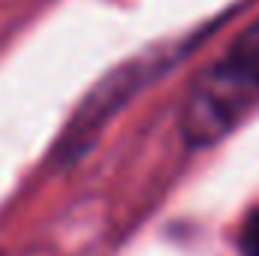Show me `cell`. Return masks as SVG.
<instances>
[{"instance_id": "obj_1", "label": "cell", "mask_w": 259, "mask_h": 256, "mask_svg": "<svg viewBox=\"0 0 259 256\" xmlns=\"http://www.w3.org/2000/svg\"><path fill=\"white\" fill-rule=\"evenodd\" d=\"M187 49H193V42H178V46L175 42H163V46H154V49L124 61V64H118L115 69H109L81 97V103L69 115L64 133L55 142L52 166L69 169L81 157H88L94 151V145L100 142V136L106 133V127L127 109L142 91H148L163 72H169L175 64H181Z\"/></svg>"}, {"instance_id": "obj_2", "label": "cell", "mask_w": 259, "mask_h": 256, "mask_svg": "<svg viewBox=\"0 0 259 256\" xmlns=\"http://www.w3.org/2000/svg\"><path fill=\"white\" fill-rule=\"evenodd\" d=\"M220 61L238 78H244L247 84H253L259 91V18L232 39V46L223 52Z\"/></svg>"}, {"instance_id": "obj_3", "label": "cell", "mask_w": 259, "mask_h": 256, "mask_svg": "<svg viewBox=\"0 0 259 256\" xmlns=\"http://www.w3.org/2000/svg\"><path fill=\"white\" fill-rule=\"evenodd\" d=\"M238 247H241V256H259V208L244 220Z\"/></svg>"}, {"instance_id": "obj_4", "label": "cell", "mask_w": 259, "mask_h": 256, "mask_svg": "<svg viewBox=\"0 0 259 256\" xmlns=\"http://www.w3.org/2000/svg\"><path fill=\"white\" fill-rule=\"evenodd\" d=\"M0 256H3V250H0Z\"/></svg>"}]
</instances>
